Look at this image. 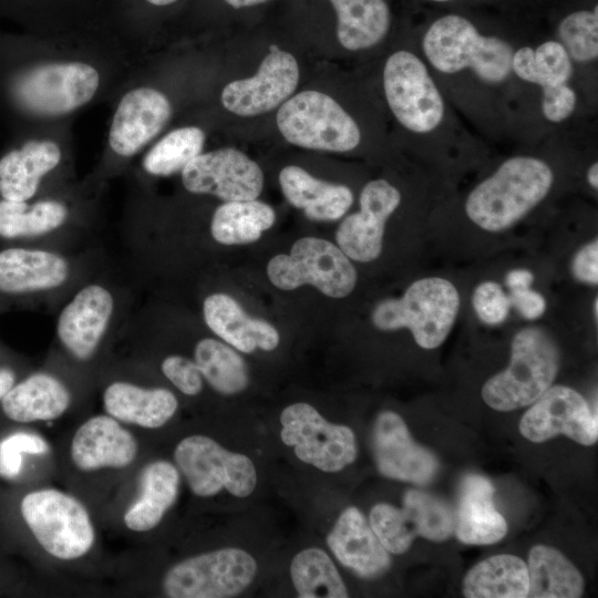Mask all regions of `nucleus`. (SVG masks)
Segmentation results:
<instances>
[{
	"label": "nucleus",
	"mask_w": 598,
	"mask_h": 598,
	"mask_svg": "<svg viewBox=\"0 0 598 598\" xmlns=\"http://www.w3.org/2000/svg\"><path fill=\"white\" fill-rule=\"evenodd\" d=\"M100 80L94 66L80 61L20 64L0 71V95L21 115L61 116L89 103Z\"/></svg>",
	"instance_id": "f257e3e1"
},
{
	"label": "nucleus",
	"mask_w": 598,
	"mask_h": 598,
	"mask_svg": "<svg viewBox=\"0 0 598 598\" xmlns=\"http://www.w3.org/2000/svg\"><path fill=\"white\" fill-rule=\"evenodd\" d=\"M554 172L542 158H507L477 184L465 200V213L483 230L508 229L534 209L551 189Z\"/></svg>",
	"instance_id": "f03ea898"
},
{
	"label": "nucleus",
	"mask_w": 598,
	"mask_h": 598,
	"mask_svg": "<svg viewBox=\"0 0 598 598\" xmlns=\"http://www.w3.org/2000/svg\"><path fill=\"white\" fill-rule=\"evenodd\" d=\"M422 51L427 63L445 75L470 70L478 81L499 85L513 73L515 49L499 37L482 34L458 14L436 19L423 35Z\"/></svg>",
	"instance_id": "7ed1b4c3"
},
{
	"label": "nucleus",
	"mask_w": 598,
	"mask_h": 598,
	"mask_svg": "<svg viewBox=\"0 0 598 598\" xmlns=\"http://www.w3.org/2000/svg\"><path fill=\"white\" fill-rule=\"evenodd\" d=\"M559 369V350L539 327L519 330L512 340L508 367L482 388L484 402L496 411L532 405L553 384Z\"/></svg>",
	"instance_id": "20e7f679"
},
{
	"label": "nucleus",
	"mask_w": 598,
	"mask_h": 598,
	"mask_svg": "<svg viewBox=\"0 0 598 598\" xmlns=\"http://www.w3.org/2000/svg\"><path fill=\"white\" fill-rule=\"evenodd\" d=\"M460 302L458 291L450 280L427 277L412 282L402 297L379 302L371 320L382 331L406 328L417 346L431 350L450 334Z\"/></svg>",
	"instance_id": "39448f33"
},
{
	"label": "nucleus",
	"mask_w": 598,
	"mask_h": 598,
	"mask_svg": "<svg viewBox=\"0 0 598 598\" xmlns=\"http://www.w3.org/2000/svg\"><path fill=\"white\" fill-rule=\"evenodd\" d=\"M383 90L396 121L409 132L431 137L444 125L446 105L427 64L409 50H398L385 61Z\"/></svg>",
	"instance_id": "423d86ee"
},
{
	"label": "nucleus",
	"mask_w": 598,
	"mask_h": 598,
	"mask_svg": "<svg viewBox=\"0 0 598 598\" xmlns=\"http://www.w3.org/2000/svg\"><path fill=\"white\" fill-rule=\"evenodd\" d=\"M277 125L289 143L310 150L343 153L361 142L355 120L331 96L312 90L286 100Z\"/></svg>",
	"instance_id": "0eeeda50"
},
{
	"label": "nucleus",
	"mask_w": 598,
	"mask_h": 598,
	"mask_svg": "<svg viewBox=\"0 0 598 598\" xmlns=\"http://www.w3.org/2000/svg\"><path fill=\"white\" fill-rule=\"evenodd\" d=\"M270 282L281 290L311 285L331 298L350 295L357 271L339 246L317 237L298 239L289 254L272 257L267 265Z\"/></svg>",
	"instance_id": "6e6552de"
},
{
	"label": "nucleus",
	"mask_w": 598,
	"mask_h": 598,
	"mask_svg": "<svg viewBox=\"0 0 598 598\" xmlns=\"http://www.w3.org/2000/svg\"><path fill=\"white\" fill-rule=\"evenodd\" d=\"M21 513L38 543L56 558H79L94 543L86 509L78 499L56 489L25 495Z\"/></svg>",
	"instance_id": "1a4fd4ad"
},
{
	"label": "nucleus",
	"mask_w": 598,
	"mask_h": 598,
	"mask_svg": "<svg viewBox=\"0 0 598 598\" xmlns=\"http://www.w3.org/2000/svg\"><path fill=\"white\" fill-rule=\"evenodd\" d=\"M256 574L257 563L249 553L227 547L174 565L163 588L171 598H230L243 592Z\"/></svg>",
	"instance_id": "9d476101"
},
{
	"label": "nucleus",
	"mask_w": 598,
	"mask_h": 598,
	"mask_svg": "<svg viewBox=\"0 0 598 598\" xmlns=\"http://www.w3.org/2000/svg\"><path fill=\"white\" fill-rule=\"evenodd\" d=\"M175 462L194 494L213 496L221 489L237 497L249 496L257 484L252 461L224 448L205 435L182 440L174 451Z\"/></svg>",
	"instance_id": "9b49d317"
},
{
	"label": "nucleus",
	"mask_w": 598,
	"mask_h": 598,
	"mask_svg": "<svg viewBox=\"0 0 598 598\" xmlns=\"http://www.w3.org/2000/svg\"><path fill=\"white\" fill-rule=\"evenodd\" d=\"M280 424L282 442L293 447L300 461L322 472H339L357 458L353 431L347 425L330 423L308 403L285 408Z\"/></svg>",
	"instance_id": "f8f14e48"
},
{
	"label": "nucleus",
	"mask_w": 598,
	"mask_h": 598,
	"mask_svg": "<svg viewBox=\"0 0 598 598\" xmlns=\"http://www.w3.org/2000/svg\"><path fill=\"white\" fill-rule=\"evenodd\" d=\"M184 187L225 202L256 199L264 187L259 165L243 152L224 147L200 153L182 169Z\"/></svg>",
	"instance_id": "ddd939ff"
},
{
	"label": "nucleus",
	"mask_w": 598,
	"mask_h": 598,
	"mask_svg": "<svg viewBox=\"0 0 598 598\" xmlns=\"http://www.w3.org/2000/svg\"><path fill=\"white\" fill-rule=\"evenodd\" d=\"M519 431L535 443L564 434L579 444L592 445L598 439L597 410L592 412L576 390L554 385L525 412Z\"/></svg>",
	"instance_id": "4468645a"
},
{
	"label": "nucleus",
	"mask_w": 598,
	"mask_h": 598,
	"mask_svg": "<svg viewBox=\"0 0 598 598\" xmlns=\"http://www.w3.org/2000/svg\"><path fill=\"white\" fill-rule=\"evenodd\" d=\"M298 82L299 66L295 56L272 44L257 73L228 83L220 100L234 114L255 116L282 104L295 92Z\"/></svg>",
	"instance_id": "2eb2a0df"
},
{
	"label": "nucleus",
	"mask_w": 598,
	"mask_h": 598,
	"mask_svg": "<svg viewBox=\"0 0 598 598\" xmlns=\"http://www.w3.org/2000/svg\"><path fill=\"white\" fill-rule=\"evenodd\" d=\"M401 203V193L390 182L379 178L364 185L360 209L346 217L336 231L340 249L359 262L375 260L382 251L385 223Z\"/></svg>",
	"instance_id": "dca6fc26"
},
{
	"label": "nucleus",
	"mask_w": 598,
	"mask_h": 598,
	"mask_svg": "<svg viewBox=\"0 0 598 598\" xmlns=\"http://www.w3.org/2000/svg\"><path fill=\"white\" fill-rule=\"evenodd\" d=\"M372 447L379 472L389 478L426 484L437 472V461L412 439L405 422L395 412L384 411L374 422Z\"/></svg>",
	"instance_id": "f3484780"
},
{
	"label": "nucleus",
	"mask_w": 598,
	"mask_h": 598,
	"mask_svg": "<svg viewBox=\"0 0 598 598\" xmlns=\"http://www.w3.org/2000/svg\"><path fill=\"white\" fill-rule=\"evenodd\" d=\"M172 115L168 99L158 90L138 86L126 92L113 115L109 145L123 157L142 150L166 125Z\"/></svg>",
	"instance_id": "a211bd4d"
},
{
	"label": "nucleus",
	"mask_w": 598,
	"mask_h": 598,
	"mask_svg": "<svg viewBox=\"0 0 598 598\" xmlns=\"http://www.w3.org/2000/svg\"><path fill=\"white\" fill-rule=\"evenodd\" d=\"M113 312V297L104 287L81 289L59 316L56 332L78 359H87L100 343Z\"/></svg>",
	"instance_id": "6ab92c4d"
},
{
	"label": "nucleus",
	"mask_w": 598,
	"mask_h": 598,
	"mask_svg": "<svg viewBox=\"0 0 598 598\" xmlns=\"http://www.w3.org/2000/svg\"><path fill=\"white\" fill-rule=\"evenodd\" d=\"M327 544L339 563L360 577L380 576L391 565L389 551L363 514L353 506L340 514L327 536Z\"/></svg>",
	"instance_id": "aec40b11"
},
{
	"label": "nucleus",
	"mask_w": 598,
	"mask_h": 598,
	"mask_svg": "<svg viewBox=\"0 0 598 598\" xmlns=\"http://www.w3.org/2000/svg\"><path fill=\"white\" fill-rule=\"evenodd\" d=\"M137 444L113 417L99 415L82 424L73 436L71 456L82 471L124 467L133 462Z\"/></svg>",
	"instance_id": "412c9836"
},
{
	"label": "nucleus",
	"mask_w": 598,
	"mask_h": 598,
	"mask_svg": "<svg viewBox=\"0 0 598 598\" xmlns=\"http://www.w3.org/2000/svg\"><path fill=\"white\" fill-rule=\"evenodd\" d=\"M204 320L207 327L226 343L240 352L256 349L271 351L280 337L269 322L249 317L240 305L226 293H213L204 300Z\"/></svg>",
	"instance_id": "4be33fe9"
},
{
	"label": "nucleus",
	"mask_w": 598,
	"mask_h": 598,
	"mask_svg": "<svg viewBox=\"0 0 598 598\" xmlns=\"http://www.w3.org/2000/svg\"><path fill=\"white\" fill-rule=\"evenodd\" d=\"M61 161L60 146L51 140H29L0 157L2 199L27 202L32 198L44 175Z\"/></svg>",
	"instance_id": "5701e85b"
},
{
	"label": "nucleus",
	"mask_w": 598,
	"mask_h": 598,
	"mask_svg": "<svg viewBox=\"0 0 598 598\" xmlns=\"http://www.w3.org/2000/svg\"><path fill=\"white\" fill-rule=\"evenodd\" d=\"M494 487L484 476L464 477L454 523L458 540L471 545H487L501 540L507 533L505 518L493 502Z\"/></svg>",
	"instance_id": "b1692460"
},
{
	"label": "nucleus",
	"mask_w": 598,
	"mask_h": 598,
	"mask_svg": "<svg viewBox=\"0 0 598 598\" xmlns=\"http://www.w3.org/2000/svg\"><path fill=\"white\" fill-rule=\"evenodd\" d=\"M279 184L286 199L312 220H337L353 203V194L346 185L318 179L296 165L281 169Z\"/></svg>",
	"instance_id": "393cba45"
},
{
	"label": "nucleus",
	"mask_w": 598,
	"mask_h": 598,
	"mask_svg": "<svg viewBox=\"0 0 598 598\" xmlns=\"http://www.w3.org/2000/svg\"><path fill=\"white\" fill-rule=\"evenodd\" d=\"M69 265L44 250L9 248L0 251V291L23 293L51 289L65 282Z\"/></svg>",
	"instance_id": "a878e982"
},
{
	"label": "nucleus",
	"mask_w": 598,
	"mask_h": 598,
	"mask_svg": "<svg viewBox=\"0 0 598 598\" xmlns=\"http://www.w3.org/2000/svg\"><path fill=\"white\" fill-rule=\"evenodd\" d=\"M103 401L112 417L148 429L164 425L178 406L176 396L166 389H143L126 382L109 385Z\"/></svg>",
	"instance_id": "bb28decb"
},
{
	"label": "nucleus",
	"mask_w": 598,
	"mask_h": 598,
	"mask_svg": "<svg viewBox=\"0 0 598 598\" xmlns=\"http://www.w3.org/2000/svg\"><path fill=\"white\" fill-rule=\"evenodd\" d=\"M1 400L9 419L27 423L60 416L70 404V393L55 378L37 373L12 386Z\"/></svg>",
	"instance_id": "cd10ccee"
},
{
	"label": "nucleus",
	"mask_w": 598,
	"mask_h": 598,
	"mask_svg": "<svg viewBox=\"0 0 598 598\" xmlns=\"http://www.w3.org/2000/svg\"><path fill=\"white\" fill-rule=\"evenodd\" d=\"M140 483L141 495L126 511L124 523L132 530L146 532L161 522L176 501L179 474L169 462L156 461L143 470Z\"/></svg>",
	"instance_id": "c85d7f7f"
},
{
	"label": "nucleus",
	"mask_w": 598,
	"mask_h": 598,
	"mask_svg": "<svg viewBox=\"0 0 598 598\" xmlns=\"http://www.w3.org/2000/svg\"><path fill=\"white\" fill-rule=\"evenodd\" d=\"M337 13V38L350 51L372 48L390 29V10L384 0H330Z\"/></svg>",
	"instance_id": "c756f323"
},
{
	"label": "nucleus",
	"mask_w": 598,
	"mask_h": 598,
	"mask_svg": "<svg viewBox=\"0 0 598 598\" xmlns=\"http://www.w3.org/2000/svg\"><path fill=\"white\" fill-rule=\"evenodd\" d=\"M463 594L467 598L527 597V565L513 555L488 557L468 570L463 580Z\"/></svg>",
	"instance_id": "7c9ffc66"
},
{
	"label": "nucleus",
	"mask_w": 598,
	"mask_h": 598,
	"mask_svg": "<svg viewBox=\"0 0 598 598\" xmlns=\"http://www.w3.org/2000/svg\"><path fill=\"white\" fill-rule=\"evenodd\" d=\"M528 595L532 598H577L584 592L578 569L557 549L535 546L528 555Z\"/></svg>",
	"instance_id": "2f4dec72"
},
{
	"label": "nucleus",
	"mask_w": 598,
	"mask_h": 598,
	"mask_svg": "<svg viewBox=\"0 0 598 598\" xmlns=\"http://www.w3.org/2000/svg\"><path fill=\"white\" fill-rule=\"evenodd\" d=\"M275 210L266 203L225 202L213 215L210 233L223 245H244L258 240L275 223Z\"/></svg>",
	"instance_id": "473e14b6"
},
{
	"label": "nucleus",
	"mask_w": 598,
	"mask_h": 598,
	"mask_svg": "<svg viewBox=\"0 0 598 598\" xmlns=\"http://www.w3.org/2000/svg\"><path fill=\"white\" fill-rule=\"evenodd\" d=\"M512 72L522 81L540 89L569 83L573 61L557 40H547L536 48L522 47L514 51Z\"/></svg>",
	"instance_id": "72a5a7b5"
},
{
	"label": "nucleus",
	"mask_w": 598,
	"mask_h": 598,
	"mask_svg": "<svg viewBox=\"0 0 598 598\" xmlns=\"http://www.w3.org/2000/svg\"><path fill=\"white\" fill-rule=\"evenodd\" d=\"M290 577L300 598H346L348 589L329 555L321 548L299 551L291 560Z\"/></svg>",
	"instance_id": "f704fd0d"
},
{
	"label": "nucleus",
	"mask_w": 598,
	"mask_h": 598,
	"mask_svg": "<svg viewBox=\"0 0 598 598\" xmlns=\"http://www.w3.org/2000/svg\"><path fill=\"white\" fill-rule=\"evenodd\" d=\"M194 357L203 378L217 392L231 395L247 388V365L228 344L212 338L203 339L196 344Z\"/></svg>",
	"instance_id": "c9c22d12"
},
{
	"label": "nucleus",
	"mask_w": 598,
	"mask_h": 598,
	"mask_svg": "<svg viewBox=\"0 0 598 598\" xmlns=\"http://www.w3.org/2000/svg\"><path fill=\"white\" fill-rule=\"evenodd\" d=\"M68 217L66 207L58 200L34 204L0 199V236L32 237L59 228Z\"/></svg>",
	"instance_id": "e433bc0d"
},
{
	"label": "nucleus",
	"mask_w": 598,
	"mask_h": 598,
	"mask_svg": "<svg viewBox=\"0 0 598 598\" xmlns=\"http://www.w3.org/2000/svg\"><path fill=\"white\" fill-rule=\"evenodd\" d=\"M205 133L197 126L179 127L162 137L144 156L145 172L169 176L182 169L203 151Z\"/></svg>",
	"instance_id": "4c0bfd02"
},
{
	"label": "nucleus",
	"mask_w": 598,
	"mask_h": 598,
	"mask_svg": "<svg viewBox=\"0 0 598 598\" xmlns=\"http://www.w3.org/2000/svg\"><path fill=\"white\" fill-rule=\"evenodd\" d=\"M402 509L416 536L442 542L454 530V517L450 507L425 492L409 489L404 494Z\"/></svg>",
	"instance_id": "58836bf2"
},
{
	"label": "nucleus",
	"mask_w": 598,
	"mask_h": 598,
	"mask_svg": "<svg viewBox=\"0 0 598 598\" xmlns=\"http://www.w3.org/2000/svg\"><path fill=\"white\" fill-rule=\"evenodd\" d=\"M557 41L573 62L591 63L598 58V6L566 16L558 24Z\"/></svg>",
	"instance_id": "ea45409f"
},
{
	"label": "nucleus",
	"mask_w": 598,
	"mask_h": 598,
	"mask_svg": "<svg viewBox=\"0 0 598 598\" xmlns=\"http://www.w3.org/2000/svg\"><path fill=\"white\" fill-rule=\"evenodd\" d=\"M370 526L389 553H405L415 538L414 529L403 509L386 503L371 508Z\"/></svg>",
	"instance_id": "a19ab883"
},
{
	"label": "nucleus",
	"mask_w": 598,
	"mask_h": 598,
	"mask_svg": "<svg viewBox=\"0 0 598 598\" xmlns=\"http://www.w3.org/2000/svg\"><path fill=\"white\" fill-rule=\"evenodd\" d=\"M49 451L47 442L39 435L16 433L0 442V477L13 478L22 467V454H43Z\"/></svg>",
	"instance_id": "79ce46f5"
},
{
	"label": "nucleus",
	"mask_w": 598,
	"mask_h": 598,
	"mask_svg": "<svg viewBox=\"0 0 598 598\" xmlns=\"http://www.w3.org/2000/svg\"><path fill=\"white\" fill-rule=\"evenodd\" d=\"M472 305L477 317L489 326L503 323L512 307L503 288L491 280L481 282L474 289Z\"/></svg>",
	"instance_id": "37998d69"
},
{
	"label": "nucleus",
	"mask_w": 598,
	"mask_h": 598,
	"mask_svg": "<svg viewBox=\"0 0 598 598\" xmlns=\"http://www.w3.org/2000/svg\"><path fill=\"white\" fill-rule=\"evenodd\" d=\"M164 375L184 394L196 395L203 388V375L195 363L182 355H169L162 362Z\"/></svg>",
	"instance_id": "c03bdc74"
},
{
	"label": "nucleus",
	"mask_w": 598,
	"mask_h": 598,
	"mask_svg": "<svg viewBox=\"0 0 598 598\" xmlns=\"http://www.w3.org/2000/svg\"><path fill=\"white\" fill-rule=\"evenodd\" d=\"M577 94L569 83L542 89L540 109L551 123L567 120L576 110Z\"/></svg>",
	"instance_id": "a18cd8bd"
},
{
	"label": "nucleus",
	"mask_w": 598,
	"mask_h": 598,
	"mask_svg": "<svg viewBox=\"0 0 598 598\" xmlns=\"http://www.w3.org/2000/svg\"><path fill=\"white\" fill-rule=\"evenodd\" d=\"M574 277L584 283H598V240L584 245L571 261Z\"/></svg>",
	"instance_id": "49530a36"
},
{
	"label": "nucleus",
	"mask_w": 598,
	"mask_h": 598,
	"mask_svg": "<svg viewBox=\"0 0 598 598\" xmlns=\"http://www.w3.org/2000/svg\"><path fill=\"white\" fill-rule=\"evenodd\" d=\"M511 306L527 320L540 318L546 310V300L537 291L530 288L513 291L509 296Z\"/></svg>",
	"instance_id": "de8ad7c7"
},
{
	"label": "nucleus",
	"mask_w": 598,
	"mask_h": 598,
	"mask_svg": "<svg viewBox=\"0 0 598 598\" xmlns=\"http://www.w3.org/2000/svg\"><path fill=\"white\" fill-rule=\"evenodd\" d=\"M533 280L534 276L527 269H513L505 277L506 286L511 292L529 288Z\"/></svg>",
	"instance_id": "09e8293b"
},
{
	"label": "nucleus",
	"mask_w": 598,
	"mask_h": 598,
	"mask_svg": "<svg viewBox=\"0 0 598 598\" xmlns=\"http://www.w3.org/2000/svg\"><path fill=\"white\" fill-rule=\"evenodd\" d=\"M14 375L10 370H0V400L12 388Z\"/></svg>",
	"instance_id": "8fccbe9b"
},
{
	"label": "nucleus",
	"mask_w": 598,
	"mask_h": 598,
	"mask_svg": "<svg viewBox=\"0 0 598 598\" xmlns=\"http://www.w3.org/2000/svg\"><path fill=\"white\" fill-rule=\"evenodd\" d=\"M586 178L591 188L597 190L598 188V163H592L586 174Z\"/></svg>",
	"instance_id": "3c124183"
},
{
	"label": "nucleus",
	"mask_w": 598,
	"mask_h": 598,
	"mask_svg": "<svg viewBox=\"0 0 598 598\" xmlns=\"http://www.w3.org/2000/svg\"><path fill=\"white\" fill-rule=\"evenodd\" d=\"M224 1L235 9H240L245 7L257 6L268 0H224Z\"/></svg>",
	"instance_id": "603ef678"
},
{
	"label": "nucleus",
	"mask_w": 598,
	"mask_h": 598,
	"mask_svg": "<svg viewBox=\"0 0 598 598\" xmlns=\"http://www.w3.org/2000/svg\"><path fill=\"white\" fill-rule=\"evenodd\" d=\"M154 6H167L176 2L177 0H146Z\"/></svg>",
	"instance_id": "864d4df0"
},
{
	"label": "nucleus",
	"mask_w": 598,
	"mask_h": 598,
	"mask_svg": "<svg viewBox=\"0 0 598 598\" xmlns=\"http://www.w3.org/2000/svg\"><path fill=\"white\" fill-rule=\"evenodd\" d=\"M594 311H595V319L597 320V316H598V299L597 298L594 301Z\"/></svg>",
	"instance_id": "5fc2aeb1"
},
{
	"label": "nucleus",
	"mask_w": 598,
	"mask_h": 598,
	"mask_svg": "<svg viewBox=\"0 0 598 598\" xmlns=\"http://www.w3.org/2000/svg\"><path fill=\"white\" fill-rule=\"evenodd\" d=\"M430 1H434V2H447V1H451V0H430Z\"/></svg>",
	"instance_id": "6e6d98bb"
}]
</instances>
